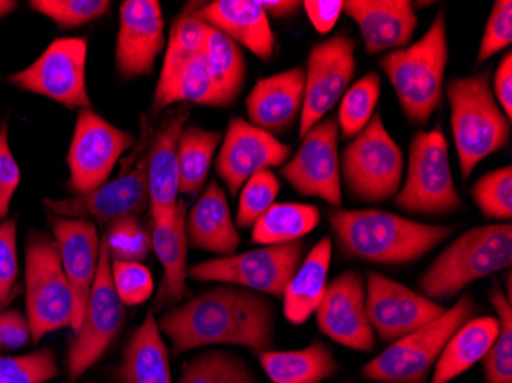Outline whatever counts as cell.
Masks as SVG:
<instances>
[{
	"label": "cell",
	"instance_id": "cell-1",
	"mask_svg": "<svg viewBox=\"0 0 512 383\" xmlns=\"http://www.w3.org/2000/svg\"><path fill=\"white\" fill-rule=\"evenodd\" d=\"M175 356L207 345H241L264 353L275 347V307L240 287H215L171 308L158 324Z\"/></svg>",
	"mask_w": 512,
	"mask_h": 383
},
{
	"label": "cell",
	"instance_id": "cell-2",
	"mask_svg": "<svg viewBox=\"0 0 512 383\" xmlns=\"http://www.w3.org/2000/svg\"><path fill=\"white\" fill-rule=\"evenodd\" d=\"M329 223L342 253L384 266L421 259L453 233L376 209L332 210Z\"/></svg>",
	"mask_w": 512,
	"mask_h": 383
},
{
	"label": "cell",
	"instance_id": "cell-3",
	"mask_svg": "<svg viewBox=\"0 0 512 383\" xmlns=\"http://www.w3.org/2000/svg\"><path fill=\"white\" fill-rule=\"evenodd\" d=\"M448 57L447 20L444 11H439L421 39L379 59L411 123L427 125L439 109Z\"/></svg>",
	"mask_w": 512,
	"mask_h": 383
},
{
	"label": "cell",
	"instance_id": "cell-4",
	"mask_svg": "<svg viewBox=\"0 0 512 383\" xmlns=\"http://www.w3.org/2000/svg\"><path fill=\"white\" fill-rule=\"evenodd\" d=\"M447 97L460 174L468 180L480 161L508 145L511 120L494 99L490 71L450 80Z\"/></svg>",
	"mask_w": 512,
	"mask_h": 383
},
{
	"label": "cell",
	"instance_id": "cell-5",
	"mask_svg": "<svg viewBox=\"0 0 512 383\" xmlns=\"http://www.w3.org/2000/svg\"><path fill=\"white\" fill-rule=\"evenodd\" d=\"M511 262V224L476 227L434 259L419 279V290L431 301H450L471 282L508 269Z\"/></svg>",
	"mask_w": 512,
	"mask_h": 383
},
{
	"label": "cell",
	"instance_id": "cell-6",
	"mask_svg": "<svg viewBox=\"0 0 512 383\" xmlns=\"http://www.w3.org/2000/svg\"><path fill=\"white\" fill-rule=\"evenodd\" d=\"M476 313L477 305L471 295H463L436 321L393 342L368 362L362 368V376L381 383H427L431 367L451 336Z\"/></svg>",
	"mask_w": 512,
	"mask_h": 383
},
{
	"label": "cell",
	"instance_id": "cell-7",
	"mask_svg": "<svg viewBox=\"0 0 512 383\" xmlns=\"http://www.w3.org/2000/svg\"><path fill=\"white\" fill-rule=\"evenodd\" d=\"M339 158L341 181L353 198L378 204L398 195L404 178V155L388 134L381 112L373 115Z\"/></svg>",
	"mask_w": 512,
	"mask_h": 383
},
{
	"label": "cell",
	"instance_id": "cell-8",
	"mask_svg": "<svg viewBox=\"0 0 512 383\" xmlns=\"http://www.w3.org/2000/svg\"><path fill=\"white\" fill-rule=\"evenodd\" d=\"M399 209L424 215H444L462 204L451 172L444 131H419L411 140L407 178L394 197Z\"/></svg>",
	"mask_w": 512,
	"mask_h": 383
},
{
	"label": "cell",
	"instance_id": "cell-9",
	"mask_svg": "<svg viewBox=\"0 0 512 383\" xmlns=\"http://www.w3.org/2000/svg\"><path fill=\"white\" fill-rule=\"evenodd\" d=\"M27 319L33 341L73 327V289L63 272L59 249L54 239L33 233L27 243Z\"/></svg>",
	"mask_w": 512,
	"mask_h": 383
},
{
	"label": "cell",
	"instance_id": "cell-10",
	"mask_svg": "<svg viewBox=\"0 0 512 383\" xmlns=\"http://www.w3.org/2000/svg\"><path fill=\"white\" fill-rule=\"evenodd\" d=\"M111 253L106 236L100 239V258L92 282L82 325L68 350V383H76L92 365L102 359L115 336L122 330L125 310L115 292L111 276Z\"/></svg>",
	"mask_w": 512,
	"mask_h": 383
},
{
	"label": "cell",
	"instance_id": "cell-11",
	"mask_svg": "<svg viewBox=\"0 0 512 383\" xmlns=\"http://www.w3.org/2000/svg\"><path fill=\"white\" fill-rule=\"evenodd\" d=\"M302 253L301 241L261 247L200 262L188 270V276L195 281L223 282L263 295L283 296L301 264Z\"/></svg>",
	"mask_w": 512,
	"mask_h": 383
},
{
	"label": "cell",
	"instance_id": "cell-12",
	"mask_svg": "<svg viewBox=\"0 0 512 383\" xmlns=\"http://www.w3.org/2000/svg\"><path fill=\"white\" fill-rule=\"evenodd\" d=\"M88 42L83 37H62L51 43L27 69L10 77L11 85L43 95L69 109H89L86 86Z\"/></svg>",
	"mask_w": 512,
	"mask_h": 383
},
{
	"label": "cell",
	"instance_id": "cell-13",
	"mask_svg": "<svg viewBox=\"0 0 512 383\" xmlns=\"http://www.w3.org/2000/svg\"><path fill=\"white\" fill-rule=\"evenodd\" d=\"M142 140L137 161L125 174L122 172L119 177L106 181L88 194L76 195L65 200H45V206L59 218L97 220L108 226L140 217L149 207L146 171L148 140L145 137Z\"/></svg>",
	"mask_w": 512,
	"mask_h": 383
},
{
	"label": "cell",
	"instance_id": "cell-14",
	"mask_svg": "<svg viewBox=\"0 0 512 383\" xmlns=\"http://www.w3.org/2000/svg\"><path fill=\"white\" fill-rule=\"evenodd\" d=\"M356 71L355 40L345 34L316 43L309 53L299 137L324 120L352 83Z\"/></svg>",
	"mask_w": 512,
	"mask_h": 383
},
{
	"label": "cell",
	"instance_id": "cell-15",
	"mask_svg": "<svg viewBox=\"0 0 512 383\" xmlns=\"http://www.w3.org/2000/svg\"><path fill=\"white\" fill-rule=\"evenodd\" d=\"M134 141V135L115 128L91 109H82L68 151L69 187L83 195L105 184Z\"/></svg>",
	"mask_w": 512,
	"mask_h": 383
},
{
	"label": "cell",
	"instance_id": "cell-16",
	"mask_svg": "<svg viewBox=\"0 0 512 383\" xmlns=\"http://www.w3.org/2000/svg\"><path fill=\"white\" fill-rule=\"evenodd\" d=\"M339 132L335 117L324 118L304 135L301 148L279 171L299 195L321 198L332 207L342 204Z\"/></svg>",
	"mask_w": 512,
	"mask_h": 383
},
{
	"label": "cell",
	"instance_id": "cell-17",
	"mask_svg": "<svg viewBox=\"0 0 512 383\" xmlns=\"http://www.w3.org/2000/svg\"><path fill=\"white\" fill-rule=\"evenodd\" d=\"M365 311L381 341L396 342L436 321L445 308L381 273L371 272L367 276Z\"/></svg>",
	"mask_w": 512,
	"mask_h": 383
},
{
	"label": "cell",
	"instance_id": "cell-18",
	"mask_svg": "<svg viewBox=\"0 0 512 383\" xmlns=\"http://www.w3.org/2000/svg\"><path fill=\"white\" fill-rule=\"evenodd\" d=\"M292 148L275 135L256 128L244 118H232L217 157V174L230 195L240 192L253 175L270 171L289 160Z\"/></svg>",
	"mask_w": 512,
	"mask_h": 383
},
{
	"label": "cell",
	"instance_id": "cell-19",
	"mask_svg": "<svg viewBox=\"0 0 512 383\" xmlns=\"http://www.w3.org/2000/svg\"><path fill=\"white\" fill-rule=\"evenodd\" d=\"M315 313L319 330L332 341L350 350L375 348V331L365 311L364 279L356 270H347L327 284Z\"/></svg>",
	"mask_w": 512,
	"mask_h": 383
},
{
	"label": "cell",
	"instance_id": "cell-20",
	"mask_svg": "<svg viewBox=\"0 0 512 383\" xmlns=\"http://www.w3.org/2000/svg\"><path fill=\"white\" fill-rule=\"evenodd\" d=\"M165 46V17L157 0H126L120 7L115 63L123 79L149 76Z\"/></svg>",
	"mask_w": 512,
	"mask_h": 383
},
{
	"label": "cell",
	"instance_id": "cell-21",
	"mask_svg": "<svg viewBox=\"0 0 512 383\" xmlns=\"http://www.w3.org/2000/svg\"><path fill=\"white\" fill-rule=\"evenodd\" d=\"M189 114L191 109L181 106L165 118L160 129L149 132L146 171L152 220L172 217L177 210V197L180 194L178 141Z\"/></svg>",
	"mask_w": 512,
	"mask_h": 383
},
{
	"label": "cell",
	"instance_id": "cell-22",
	"mask_svg": "<svg viewBox=\"0 0 512 383\" xmlns=\"http://www.w3.org/2000/svg\"><path fill=\"white\" fill-rule=\"evenodd\" d=\"M54 241L59 249L63 272L68 278L76 301L73 331H79L96 279L100 258V239L96 224L86 220L56 217L53 220Z\"/></svg>",
	"mask_w": 512,
	"mask_h": 383
},
{
	"label": "cell",
	"instance_id": "cell-23",
	"mask_svg": "<svg viewBox=\"0 0 512 383\" xmlns=\"http://www.w3.org/2000/svg\"><path fill=\"white\" fill-rule=\"evenodd\" d=\"M344 13L355 20L370 56L408 46L419 23L410 0H347Z\"/></svg>",
	"mask_w": 512,
	"mask_h": 383
},
{
	"label": "cell",
	"instance_id": "cell-24",
	"mask_svg": "<svg viewBox=\"0 0 512 383\" xmlns=\"http://www.w3.org/2000/svg\"><path fill=\"white\" fill-rule=\"evenodd\" d=\"M306 68H295L256 82L247 95L250 123L269 134H283L301 115Z\"/></svg>",
	"mask_w": 512,
	"mask_h": 383
},
{
	"label": "cell",
	"instance_id": "cell-25",
	"mask_svg": "<svg viewBox=\"0 0 512 383\" xmlns=\"http://www.w3.org/2000/svg\"><path fill=\"white\" fill-rule=\"evenodd\" d=\"M195 14L261 60H269L275 53V34L258 0H215L198 7Z\"/></svg>",
	"mask_w": 512,
	"mask_h": 383
},
{
	"label": "cell",
	"instance_id": "cell-26",
	"mask_svg": "<svg viewBox=\"0 0 512 383\" xmlns=\"http://www.w3.org/2000/svg\"><path fill=\"white\" fill-rule=\"evenodd\" d=\"M188 206L178 201L175 215L161 220H152V250L163 266V282L155 308L178 304L188 295V233H186Z\"/></svg>",
	"mask_w": 512,
	"mask_h": 383
},
{
	"label": "cell",
	"instance_id": "cell-27",
	"mask_svg": "<svg viewBox=\"0 0 512 383\" xmlns=\"http://www.w3.org/2000/svg\"><path fill=\"white\" fill-rule=\"evenodd\" d=\"M188 241L195 249L215 255H235L240 233L230 215L229 201L223 187L211 181L186 217Z\"/></svg>",
	"mask_w": 512,
	"mask_h": 383
},
{
	"label": "cell",
	"instance_id": "cell-28",
	"mask_svg": "<svg viewBox=\"0 0 512 383\" xmlns=\"http://www.w3.org/2000/svg\"><path fill=\"white\" fill-rule=\"evenodd\" d=\"M330 261L332 239L324 236L299 264L284 290V315L290 324L302 325L315 313L327 289Z\"/></svg>",
	"mask_w": 512,
	"mask_h": 383
},
{
	"label": "cell",
	"instance_id": "cell-29",
	"mask_svg": "<svg viewBox=\"0 0 512 383\" xmlns=\"http://www.w3.org/2000/svg\"><path fill=\"white\" fill-rule=\"evenodd\" d=\"M499 334V321L493 316L465 322L440 353L430 383H448L483 361Z\"/></svg>",
	"mask_w": 512,
	"mask_h": 383
},
{
	"label": "cell",
	"instance_id": "cell-30",
	"mask_svg": "<svg viewBox=\"0 0 512 383\" xmlns=\"http://www.w3.org/2000/svg\"><path fill=\"white\" fill-rule=\"evenodd\" d=\"M119 379L120 383H172L168 347L152 311L126 345Z\"/></svg>",
	"mask_w": 512,
	"mask_h": 383
},
{
	"label": "cell",
	"instance_id": "cell-31",
	"mask_svg": "<svg viewBox=\"0 0 512 383\" xmlns=\"http://www.w3.org/2000/svg\"><path fill=\"white\" fill-rule=\"evenodd\" d=\"M260 359L273 383H321L339 368L329 345L319 339L302 350L264 351Z\"/></svg>",
	"mask_w": 512,
	"mask_h": 383
},
{
	"label": "cell",
	"instance_id": "cell-32",
	"mask_svg": "<svg viewBox=\"0 0 512 383\" xmlns=\"http://www.w3.org/2000/svg\"><path fill=\"white\" fill-rule=\"evenodd\" d=\"M198 4H188L186 10L175 19L169 33L168 48H166L165 60L161 66L160 79L154 94V112L165 99L169 89L180 76L184 66L188 65L198 53L203 51L204 39H206L209 25L198 19Z\"/></svg>",
	"mask_w": 512,
	"mask_h": 383
},
{
	"label": "cell",
	"instance_id": "cell-33",
	"mask_svg": "<svg viewBox=\"0 0 512 383\" xmlns=\"http://www.w3.org/2000/svg\"><path fill=\"white\" fill-rule=\"evenodd\" d=\"M321 221V213L313 204L275 203L252 230V243L263 246L296 243L309 235Z\"/></svg>",
	"mask_w": 512,
	"mask_h": 383
},
{
	"label": "cell",
	"instance_id": "cell-34",
	"mask_svg": "<svg viewBox=\"0 0 512 383\" xmlns=\"http://www.w3.org/2000/svg\"><path fill=\"white\" fill-rule=\"evenodd\" d=\"M221 141V132L206 131L200 126L183 128L178 141V178L181 194L197 195L203 189Z\"/></svg>",
	"mask_w": 512,
	"mask_h": 383
},
{
	"label": "cell",
	"instance_id": "cell-35",
	"mask_svg": "<svg viewBox=\"0 0 512 383\" xmlns=\"http://www.w3.org/2000/svg\"><path fill=\"white\" fill-rule=\"evenodd\" d=\"M203 53L218 91L223 94L227 105H232L243 91L246 79V59L240 45L221 31L209 27L204 39Z\"/></svg>",
	"mask_w": 512,
	"mask_h": 383
},
{
	"label": "cell",
	"instance_id": "cell-36",
	"mask_svg": "<svg viewBox=\"0 0 512 383\" xmlns=\"http://www.w3.org/2000/svg\"><path fill=\"white\" fill-rule=\"evenodd\" d=\"M175 103H192V105L212 106V108L229 106L212 79L203 51L184 66L155 114Z\"/></svg>",
	"mask_w": 512,
	"mask_h": 383
},
{
	"label": "cell",
	"instance_id": "cell-37",
	"mask_svg": "<svg viewBox=\"0 0 512 383\" xmlns=\"http://www.w3.org/2000/svg\"><path fill=\"white\" fill-rule=\"evenodd\" d=\"M381 97V77L376 73L365 74L342 95L339 103L338 125L344 138L353 140L361 134L376 114Z\"/></svg>",
	"mask_w": 512,
	"mask_h": 383
},
{
	"label": "cell",
	"instance_id": "cell-38",
	"mask_svg": "<svg viewBox=\"0 0 512 383\" xmlns=\"http://www.w3.org/2000/svg\"><path fill=\"white\" fill-rule=\"evenodd\" d=\"M180 383H255V374L235 354L207 351L186 364Z\"/></svg>",
	"mask_w": 512,
	"mask_h": 383
},
{
	"label": "cell",
	"instance_id": "cell-39",
	"mask_svg": "<svg viewBox=\"0 0 512 383\" xmlns=\"http://www.w3.org/2000/svg\"><path fill=\"white\" fill-rule=\"evenodd\" d=\"M490 301L499 316V334L483 359L486 382L512 383V304L499 284H494Z\"/></svg>",
	"mask_w": 512,
	"mask_h": 383
},
{
	"label": "cell",
	"instance_id": "cell-40",
	"mask_svg": "<svg viewBox=\"0 0 512 383\" xmlns=\"http://www.w3.org/2000/svg\"><path fill=\"white\" fill-rule=\"evenodd\" d=\"M473 200L480 212L490 220H511L512 167H500L483 175L473 187Z\"/></svg>",
	"mask_w": 512,
	"mask_h": 383
},
{
	"label": "cell",
	"instance_id": "cell-41",
	"mask_svg": "<svg viewBox=\"0 0 512 383\" xmlns=\"http://www.w3.org/2000/svg\"><path fill=\"white\" fill-rule=\"evenodd\" d=\"M281 183L272 171H261L250 177L241 187L237 226L241 229L255 226L256 221L275 204Z\"/></svg>",
	"mask_w": 512,
	"mask_h": 383
},
{
	"label": "cell",
	"instance_id": "cell-42",
	"mask_svg": "<svg viewBox=\"0 0 512 383\" xmlns=\"http://www.w3.org/2000/svg\"><path fill=\"white\" fill-rule=\"evenodd\" d=\"M57 376L56 353L48 348L23 356L0 357V383H46Z\"/></svg>",
	"mask_w": 512,
	"mask_h": 383
},
{
	"label": "cell",
	"instance_id": "cell-43",
	"mask_svg": "<svg viewBox=\"0 0 512 383\" xmlns=\"http://www.w3.org/2000/svg\"><path fill=\"white\" fill-rule=\"evenodd\" d=\"M31 7L59 27L76 28L100 19L111 4L108 0H34Z\"/></svg>",
	"mask_w": 512,
	"mask_h": 383
},
{
	"label": "cell",
	"instance_id": "cell-44",
	"mask_svg": "<svg viewBox=\"0 0 512 383\" xmlns=\"http://www.w3.org/2000/svg\"><path fill=\"white\" fill-rule=\"evenodd\" d=\"M105 236L112 259L140 262L152 249L151 232L140 224L138 218L111 224Z\"/></svg>",
	"mask_w": 512,
	"mask_h": 383
},
{
	"label": "cell",
	"instance_id": "cell-45",
	"mask_svg": "<svg viewBox=\"0 0 512 383\" xmlns=\"http://www.w3.org/2000/svg\"><path fill=\"white\" fill-rule=\"evenodd\" d=\"M111 276L115 292L125 305H140L154 293V278L151 270L142 262L112 259Z\"/></svg>",
	"mask_w": 512,
	"mask_h": 383
},
{
	"label": "cell",
	"instance_id": "cell-46",
	"mask_svg": "<svg viewBox=\"0 0 512 383\" xmlns=\"http://www.w3.org/2000/svg\"><path fill=\"white\" fill-rule=\"evenodd\" d=\"M512 43V2L511 0H497L491 10L482 43H480L477 65L506 50Z\"/></svg>",
	"mask_w": 512,
	"mask_h": 383
},
{
	"label": "cell",
	"instance_id": "cell-47",
	"mask_svg": "<svg viewBox=\"0 0 512 383\" xmlns=\"http://www.w3.org/2000/svg\"><path fill=\"white\" fill-rule=\"evenodd\" d=\"M17 275V223L14 220L0 221V307L10 301Z\"/></svg>",
	"mask_w": 512,
	"mask_h": 383
},
{
	"label": "cell",
	"instance_id": "cell-48",
	"mask_svg": "<svg viewBox=\"0 0 512 383\" xmlns=\"http://www.w3.org/2000/svg\"><path fill=\"white\" fill-rule=\"evenodd\" d=\"M19 183L20 169L8 145V128L4 123L0 126V221L7 218Z\"/></svg>",
	"mask_w": 512,
	"mask_h": 383
},
{
	"label": "cell",
	"instance_id": "cell-49",
	"mask_svg": "<svg viewBox=\"0 0 512 383\" xmlns=\"http://www.w3.org/2000/svg\"><path fill=\"white\" fill-rule=\"evenodd\" d=\"M33 339L28 319L20 311L0 313V350H19Z\"/></svg>",
	"mask_w": 512,
	"mask_h": 383
},
{
	"label": "cell",
	"instance_id": "cell-50",
	"mask_svg": "<svg viewBox=\"0 0 512 383\" xmlns=\"http://www.w3.org/2000/svg\"><path fill=\"white\" fill-rule=\"evenodd\" d=\"M307 17L315 27L316 33L327 34L335 28L339 17L344 13L342 0H306L302 2Z\"/></svg>",
	"mask_w": 512,
	"mask_h": 383
},
{
	"label": "cell",
	"instance_id": "cell-51",
	"mask_svg": "<svg viewBox=\"0 0 512 383\" xmlns=\"http://www.w3.org/2000/svg\"><path fill=\"white\" fill-rule=\"evenodd\" d=\"M494 99L502 109L503 114L511 120L512 118V54L511 51L505 54L497 66L494 74Z\"/></svg>",
	"mask_w": 512,
	"mask_h": 383
},
{
	"label": "cell",
	"instance_id": "cell-52",
	"mask_svg": "<svg viewBox=\"0 0 512 383\" xmlns=\"http://www.w3.org/2000/svg\"><path fill=\"white\" fill-rule=\"evenodd\" d=\"M267 17H275V19H289V17L298 14L302 2L298 0H264L261 2Z\"/></svg>",
	"mask_w": 512,
	"mask_h": 383
},
{
	"label": "cell",
	"instance_id": "cell-53",
	"mask_svg": "<svg viewBox=\"0 0 512 383\" xmlns=\"http://www.w3.org/2000/svg\"><path fill=\"white\" fill-rule=\"evenodd\" d=\"M16 5V2H11V0H0V19L10 14L16 8Z\"/></svg>",
	"mask_w": 512,
	"mask_h": 383
}]
</instances>
